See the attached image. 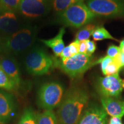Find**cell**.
Wrapping results in <instances>:
<instances>
[{"label": "cell", "mask_w": 124, "mask_h": 124, "mask_svg": "<svg viewBox=\"0 0 124 124\" xmlns=\"http://www.w3.org/2000/svg\"><path fill=\"white\" fill-rule=\"evenodd\" d=\"M37 36V28L24 25L7 36L0 38V55L13 57L25 54L33 46Z\"/></svg>", "instance_id": "obj_2"}, {"label": "cell", "mask_w": 124, "mask_h": 124, "mask_svg": "<svg viewBox=\"0 0 124 124\" xmlns=\"http://www.w3.org/2000/svg\"><path fill=\"white\" fill-rule=\"evenodd\" d=\"M55 66L72 79L81 77L90 68L94 66L91 56L78 53L65 60L54 58Z\"/></svg>", "instance_id": "obj_5"}, {"label": "cell", "mask_w": 124, "mask_h": 124, "mask_svg": "<svg viewBox=\"0 0 124 124\" xmlns=\"http://www.w3.org/2000/svg\"><path fill=\"white\" fill-rule=\"evenodd\" d=\"M77 124H108V114L103 108L94 105L85 109Z\"/></svg>", "instance_id": "obj_12"}, {"label": "cell", "mask_w": 124, "mask_h": 124, "mask_svg": "<svg viewBox=\"0 0 124 124\" xmlns=\"http://www.w3.org/2000/svg\"><path fill=\"white\" fill-rule=\"evenodd\" d=\"M124 102V101H123Z\"/></svg>", "instance_id": "obj_35"}, {"label": "cell", "mask_w": 124, "mask_h": 124, "mask_svg": "<svg viewBox=\"0 0 124 124\" xmlns=\"http://www.w3.org/2000/svg\"><path fill=\"white\" fill-rule=\"evenodd\" d=\"M17 88L16 85L0 68V89L8 91H14Z\"/></svg>", "instance_id": "obj_20"}, {"label": "cell", "mask_w": 124, "mask_h": 124, "mask_svg": "<svg viewBox=\"0 0 124 124\" xmlns=\"http://www.w3.org/2000/svg\"><path fill=\"white\" fill-rule=\"evenodd\" d=\"M86 52L87 46L86 40L79 41V53L86 54Z\"/></svg>", "instance_id": "obj_30"}, {"label": "cell", "mask_w": 124, "mask_h": 124, "mask_svg": "<svg viewBox=\"0 0 124 124\" xmlns=\"http://www.w3.org/2000/svg\"><path fill=\"white\" fill-rule=\"evenodd\" d=\"M58 16V21L60 23L67 27L75 28H80L90 24L96 17L84 2L73 5Z\"/></svg>", "instance_id": "obj_4"}, {"label": "cell", "mask_w": 124, "mask_h": 124, "mask_svg": "<svg viewBox=\"0 0 124 124\" xmlns=\"http://www.w3.org/2000/svg\"><path fill=\"white\" fill-rule=\"evenodd\" d=\"M84 1L85 0H52V8L56 13L59 15L73 5L78 2H84Z\"/></svg>", "instance_id": "obj_17"}, {"label": "cell", "mask_w": 124, "mask_h": 124, "mask_svg": "<svg viewBox=\"0 0 124 124\" xmlns=\"http://www.w3.org/2000/svg\"><path fill=\"white\" fill-rule=\"evenodd\" d=\"M79 41L75 40L68 46L72 56L77 55L79 53Z\"/></svg>", "instance_id": "obj_27"}, {"label": "cell", "mask_w": 124, "mask_h": 124, "mask_svg": "<svg viewBox=\"0 0 124 124\" xmlns=\"http://www.w3.org/2000/svg\"><path fill=\"white\" fill-rule=\"evenodd\" d=\"M0 68L18 86L21 82V71L16 59L9 55H0Z\"/></svg>", "instance_id": "obj_13"}, {"label": "cell", "mask_w": 124, "mask_h": 124, "mask_svg": "<svg viewBox=\"0 0 124 124\" xmlns=\"http://www.w3.org/2000/svg\"><path fill=\"white\" fill-rule=\"evenodd\" d=\"M113 61L117 64L121 69L124 67V53L120 52L113 59Z\"/></svg>", "instance_id": "obj_28"}, {"label": "cell", "mask_w": 124, "mask_h": 124, "mask_svg": "<svg viewBox=\"0 0 124 124\" xmlns=\"http://www.w3.org/2000/svg\"><path fill=\"white\" fill-rule=\"evenodd\" d=\"M37 124H59L58 118L52 110H45L36 114Z\"/></svg>", "instance_id": "obj_16"}, {"label": "cell", "mask_w": 124, "mask_h": 124, "mask_svg": "<svg viewBox=\"0 0 124 124\" xmlns=\"http://www.w3.org/2000/svg\"><path fill=\"white\" fill-rule=\"evenodd\" d=\"M113 61V59L108 57V56H105L104 57H102L100 59H99L97 61L94 62V66L96 64H100L101 67V70L102 73L104 74L105 70H106L107 66L108 64L111 63Z\"/></svg>", "instance_id": "obj_24"}, {"label": "cell", "mask_w": 124, "mask_h": 124, "mask_svg": "<svg viewBox=\"0 0 124 124\" xmlns=\"http://www.w3.org/2000/svg\"><path fill=\"white\" fill-rule=\"evenodd\" d=\"M93 39L95 41H101V40L108 39L116 40L117 39L112 36L108 31L106 28H105L103 26H99L94 31L92 34Z\"/></svg>", "instance_id": "obj_19"}, {"label": "cell", "mask_w": 124, "mask_h": 124, "mask_svg": "<svg viewBox=\"0 0 124 124\" xmlns=\"http://www.w3.org/2000/svg\"><path fill=\"white\" fill-rule=\"evenodd\" d=\"M97 88L101 97L117 98L122 91V79L118 74L100 78Z\"/></svg>", "instance_id": "obj_9"}, {"label": "cell", "mask_w": 124, "mask_h": 124, "mask_svg": "<svg viewBox=\"0 0 124 124\" xmlns=\"http://www.w3.org/2000/svg\"><path fill=\"white\" fill-rule=\"evenodd\" d=\"M71 56H72V55H71L70 50V48L69 46H65L64 49L62 51L61 54H60V59L63 60L65 59H69L71 58Z\"/></svg>", "instance_id": "obj_29"}, {"label": "cell", "mask_w": 124, "mask_h": 124, "mask_svg": "<svg viewBox=\"0 0 124 124\" xmlns=\"http://www.w3.org/2000/svg\"><path fill=\"white\" fill-rule=\"evenodd\" d=\"M24 26L17 12L0 13V38L12 35Z\"/></svg>", "instance_id": "obj_10"}, {"label": "cell", "mask_w": 124, "mask_h": 124, "mask_svg": "<svg viewBox=\"0 0 124 124\" xmlns=\"http://www.w3.org/2000/svg\"><path fill=\"white\" fill-rule=\"evenodd\" d=\"M86 46H87V55L89 56H92V54L95 52L96 48H97V46L96 44L94 41L88 39L86 40Z\"/></svg>", "instance_id": "obj_26"}, {"label": "cell", "mask_w": 124, "mask_h": 124, "mask_svg": "<svg viewBox=\"0 0 124 124\" xmlns=\"http://www.w3.org/2000/svg\"><path fill=\"white\" fill-rule=\"evenodd\" d=\"M89 96L79 87H72L67 91L57 111L59 124H77L87 108Z\"/></svg>", "instance_id": "obj_1"}, {"label": "cell", "mask_w": 124, "mask_h": 124, "mask_svg": "<svg viewBox=\"0 0 124 124\" xmlns=\"http://www.w3.org/2000/svg\"><path fill=\"white\" fill-rule=\"evenodd\" d=\"M64 92V87L60 83L51 82L44 83L38 92V105L46 110H52L61 103Z\"/></svg>", "instance_id": "obj_6"}, {"label": "cell", "mask_w": 124, "mask_h": 124, "mask_svg": "<svg viewBox=\"0 0 124 124\" xmlns=\"http://www.w3.org/2000/svg\"><path fill=\"white\" fill-rule=\"evenodd\" d=\"M65 28L62 27L59 31L58 33L54 38L48 40L41 39L40 40V41L44 43L46 46L50 48L56 56L60 57L62 51L65 47L64 43L63 41V36L65 34Z\"/></svg>", "instance_id": "obj_15"}, {"label": "cell", "mask_w": 124, "mask_h": 124, "mask_svg": "<svg viewBox=\"0 0 124 124\" xmlns=\"http://www.w3.org/2000/svg\"><path fill=\"white\" fill-rule=\"evenodd\" d=\"M101 101L102 108L107 114L110 116L111 117L121 118L124 116V102L111 97H101Z\"/></svg>", "instance_id": "obj_14"}, {"label": "cell", "mask_w": 124, "mask_h": 124, "mask_svg": "<svg viewBox=\"0 0 124 124\" xmlns=\"http://www.w3.org/2000/svg\"><path fill=\"white\" fill-rule=\"evenodd\" d=\"M121 68L116 64L115 62L112 61L107 66L103 75L106 76H110L116 75L118 74Z\"/></svg>", "instance_id": "obj_23"}, {"label": "cell", "mask_w": 124, "mask_h": 124, "mask_svg": "<svg viewBox=\"0 0 124 124\" xmlns=\"http://www.w3.org/2000/svg\"><path fill=\"white\" fill-rule=\"evenodd\" d=\"M52 8V0H21L17 13L26 18L34 19L47 15Z\"/></svg>", "instance_id": "obj_8"}, {"label": "cell", "mask_w": 124, "mask_h": 124, "mask_svg": "<svg viewBox=\"0 0 124 124\" xmlns=\"http://www.w3.org/2000/svg\"><path fill=\"white\" fill-rule=\"evenodd\" d=\"M21 0H0V13L17 12Z\"/></svg>", "instance_id": "obj_22"}, {"label": "cell", "mask_w": 124, "mask_h": 124, "mask_svg": "<svg viewBox=\"0 0 124 124\" xmlns=\"http://www.w3.org/2000/svg\"><path fill=\"white\" fill-rule=\"evenodd\" d=\"M120 50L121 52L122 53H124V46H120Z\"/></svg>", "instance_id": "obj_32"}, {"label": "cell", "mask_w": 124, "mask_h": 124, "mask_svg": "<svg viewBox=\"0 0 124 124\" xmlns=\"http://www.w3.org/2000/svg\"><path fill=\"white\" fill-rule=\"evenodd\" d=\"M86 5L95 16L124 17V0H87Z\"/></svg>", "instance_id": "obj_7"}, {"label": "cell", "mask_w": 124, "mask_h": 124, "mask_svg": "<svg viewBox=\"0 0 124 124\" xmlns=\"http://www.w3.org/2000/svg\"><path fill=\"white\" fill-rule=\"evenodd\" d=\"M122 89H124V79H122Z\"/></svg>", "instance_id": "obj_34"}, {"label": "cell", "mask_w": 124, "mask_h": 124, "mask_svg": "<svg viewBox=\"0 0 124 124\" xmlns=\"http://www.w3.org/2000/svg\"><path fill=\"white\" fill-rule=\"evenodd\" d=\"M24 64L28 73L36 76L47 74L55 67L54 58L38 46H33L25 54Z\"/></svg>", "instance_id": "obj_3"}, {"label": "cell", "mask_w": 124, "mask_h": 124, "mask_svg": "<svg viewBox=\"0 0 124 124\" xmlns=\"http://www.w3.org/2000/svg\"><path fill=\"white\" fill-rule=\"evenodd\" d=\"M97 27V26L95 25L90 23L80 28L76 34L75 40L78 41H81L89 39L90 37L92 36L93 32Z\"/></svg>", "instance_id": "obj_18"}, {"label": "cell", "mask_w": 124, "mask_h": 124, "mask_svg": "<svg viewBox=\"0 0 124 124\" xmlns=\"http://www.w3.org/2000/svg\"><path fill=\"white\" fill-rule=\"evenodd\" d=\"M17 124H37L36 114L32 108H25Z\"/></svg>", "instance_id": "obj_21"}, {"label": "cell", "mask_w": 124, "mask_h": 124, "mask_svg": "<svg viewBox=\"0 0 124 124\" xmlns=\"http://www.w3.org/2000/svg\"><path fill=\"white\" fill-rule=\"evenodd\" d=\"M121 52L120 48L118 46H114V45H110L108 46L107 49V56L111 58H114Z\"/></svg>", "instance_id": "obj_25"}, {"label": "cell", "mask_w": 124, "mask_h": 124, "mask_svg": "<svg viewBox=\"0 0 124 124\" xmlns=\"http://www.w3.org/2000/svg\"><path fill=\"white\" fill-rule=\"evenodd\" d=\"M120 46H124V39L122 40L120 42Z\"/></svg>", "instance_id": "obj_33"}, {"label": "cell", "mask_w": 124, "mask_h": 124, "mask_svg": "<svg viewBox=\"0 0 124 124\" xmlns=\"http://www.w3.org/2000/svg\"><path fill=\"white\" fill-rule=\"evenodd\" d=\"M108 124H122L121 118L118 117H111L108 121Z\"/></svg>", "instance_id": "obj_31"}, {"label": "cell", "mask_w": 124, "mask_h": 124, "mask_svg": "<svg viewBox=\"0 0 124 124\" xmlns=\"http://www.w3.org/2000/svg\"><path fill=\"white\" fill-rule=\"evenodd\" d=\"M16 109V104L13 96L7 91L0 90V124L10 122Z\"/></svg>", "instance_id": "obj_11"}]
</instances>
